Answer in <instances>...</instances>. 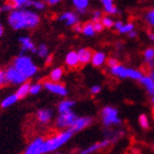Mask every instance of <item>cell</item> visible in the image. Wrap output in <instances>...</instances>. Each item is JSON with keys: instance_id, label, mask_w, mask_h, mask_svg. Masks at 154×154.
<instances>
[{"instance_id": "1", "label": "cell", "mask_w": 154, "mask_h": 154, "mask_svg": "<svg viewBox=\"0 0 154 154\" xmlns=\"http://www.w3.org/2000/svg\"><path fill=\"white\" fill-rule=\"evenodd\" d=\"M8 24L11 29L19 31V30L35 29L40 24V16L35 11H32L28 8H20V9L11 10L8 14Z\"/></svg>"}, {"instance_id": "2", "label": "cell", "mask_w": 154, "mask_h": 154, "mask_svg": "<svg viewBox=\"0 0 154 154\" xmlns=\"http://www.w3.org/2000/svg\"><path fill=\"white\" fill-rule=\"evenodd\" d=\"M73 135H74V132L71 129H65V130H61L54 134L50 135L48 138H44L43 145H42V153L50 154L60 151V149L63 148L65 144H67L71 141Z\"/></svg>"}, {"instance_id": "3", "label": "cell", "mask_w": 154, "mask_h": 154, "mask_svg": "<svg viewBox=\"0 0 154 154\" xmlns=\"http://www.w3.org/2000/svg\"><path fill=\"white\" fill-rule=\"evenodd\" d=\"M11 65L14 68H17L23 76H26L28 79L34 77L38 72V67L33 62L32 58L28 56V55L23 54V53H21L19 56L13 58Z\"/></svg>"}, {"instance_id": "4", "label": "cell", "mask_w": 154, "mask_h": 154, "mask_svg": "<svg viewBox=\"0 0 154 154\" xmlns=\"http://www.w3.org/2000/svg\"><path fill=\"white\" fill-rule=\"evenodd\" d=\"M100 120L103 127L107 129L119 127L122 123V119L119 116V110L112 106H105L101 109Z\"/></svg>"}, {"instance_id": "5", "label": "cell", "mask_w": 154, "mask_h": 154, "mask_svg": "<svg viewBox=\"0 0 154 154\" xmlns=\"http://www.w3.org/2000/svg\"><path fill=\"white\" fill-rule=\"evenodd\" d=\"M109 72L112 76L117 77L119 79L140 80V78L143 76V73L141 71L132 67H127V66L120 64V63L112 66V67H110Z\"/></svg>"}, {"instance_id": "6", "label": "cell", "mask_w": 154, "mask_h": 154, "mask_svg": "<svg viewBox=\"0 0 154 154\" xmlns=\"http://www.w3.org/2000/svg\"><path fill=\"white\" fill-rule=\"evenodd\" d=\"M115 142L111 139L105 138L101 141L95 142L93 144L88 145L87 148L83 149V150H78V151H73V152H60L56 151L53 154H97L99 153L100 151H103L105 149L109 148L110 145L113 144Z\"/></svg>"}, {"instance_id": "7", "label": "cell", "mask_w": 154, "mask_h": 154, "mask_svg": "<svg viewBox=\"0 0 154 154\" xmlns=\"http://www.w3.org/2000/svg\"><path fill=\"white\" fill-rule=\"evenodd\" d=\"M77 117H78L77 113L74 112L73 110H69V111H66V112L57 113L54 121L55 128L57 129V130L69 129L73 125V123H74Z\"/></svg>"}, {"instance_id": "8", "label": "cell", "mask_w": 154, "mask_h": 154, "mask_svg": "<svg viewBox=\"0 0 154 154\" xmlns=\"http://www.w3.org/2000/svg\"><path fill=\"white\" fill-rule=\"evenodd\" d=\"M5 74H6V80L7 84L13 85V86H19L24 82H28V78L23 76L17 68H14L12 65H10L5 69Z\"/></svg>"}, {"instance_id": "9", "label": "cell", "mask_w": 154, "mask_h": 154, "mask_svg": "<svg viewBox=\"0 0 154 154\" xmlns=\"http://www.w3.org/2000/svg\"><path fill=\"white\" fill-rule=\"evenodd\" d=\"M43 88L48 90V93L53 94L58 97H66L68 95V89L64 84L60 82H52V80H45L43 83Z\"/></svg>"}, {"instance_id": "10", "label": "cell", "mask_w": 154, "mask_h": 154, "mask_svg": "<svg viewBox=\"0 0 154 154\" xmlns=\"http://www.w3.org/2000/svg\"><path fill=\"white\" fill-rule=\"evenodd\" d=\"M93 122L94 119L91 117H89V116H84V117H79L78 116L76 120L74 121V123H73V125L69 129L74 132V134H76L78 132L83 131V130L87 129L88 127H90V125H93Z\"/></svg>"}, {"instance_id": "11", "label": "cell", "mask_w": 154, "mask_h": 154, "mask_svg": "<svg viewBox=\"0 0 154 154\" xmlns=\"http://www.w3.org/2000/svg\"><path fill=\"white\" fill-rule=\"evenodd\" d=\"M54 119V111L48 108H41L35 112V120L38 125H48Z\"/></svg>"}, {"instance_id": "12", "label": "cell", "mask_w": 154, "mask_h": 154, "mask_svg": "<svg viewBox=\"0 0 154 154\" xmlns=\"http://www.w3.org/2000/svg\"><path fill=\"white\" fill-rule=\"evenodd\" d=\"M43 141H44L43 137H35L34 139H32L24 149L23 154H43L42 153Z\"/></svg>"}, {"instance_id": "13", "label": "cell", "mask_w": 154, "mask_h": 154, "mask_svg": "<svg viewBox=\"0 0 154 154\" xmlns=\"http://www.w3.org/2000/svg\"><path fill=\"white\" fill-rule=\"evenodd\" d=\"M19 43L21 45V52L23 54L24 53H35L36 46L34 44V42L30 38V36H20L19 38Z\"/></svg>"}, {"instance_id": "14", "label": "cell", "mask_w": 154, "mask_h": 154, "mask_svg": "<svg viewBox=\"0 0 154 154\" xmlns=\"http://www.w3.org/2000/svg\"><path fill=\"white\" fill-rule=\"evenodd\" d=\"M58 20L61 22H64L68 26H73L76 23H78V17H77V14H75L74 12H71V11H66V12L62 13L60 18H58Z\"/></svg>"}, {"instance_id": "15", "label": "cell", "mask_w": 154, "mask_h": 154, "mask_svg": "<svg viewBox=\"0 0 154 154\" xmlns=\"http://www.w3.org/2000/svg\"><path fill=\"white\" fill-rule=\"evenodd\" d=\"M140 84H141L144 90L146 91L148 95L150 96H153L154 95V80L152 79L149 75H143V76L140 78Z\"/></svg>"}, {"instance_id": "16", "label": "cell", "mask_w": 154, "mask_h": 154, "mask_svg": "<svg viewBox=\"0 0 154 154\" xmlns=\"http://www.w3.org/2000/svg\"><path fill=\"white\" fill-rule=\"evenodd\" d=\"M65 64L66 66H68L69 68H76L79 66V60H78V55H77V52L71 51L66 54V57H65Z\"/></svg>"}, {"instance_id": "17", "label": "cell", "mask_w": 154, "mask_h": 154, "mask_svg": "<svg viewBox=\"0 0 154 154\" xmlns=\"http://www.w3.org/2000/svg\"><path fill=\"white\" fill-rule=\"evenodd\" d=\"M106 61H107V56L103 52H95V53H93L90 63L95 67H101L103 64H106Z\"/></svg>"}, {"instance_id": "18", "label": "cell", "mask_w": 154, "mask_h": 154, "mask_svg": "<svg viewBox=\"0 0 154 154\" xmlns=\"http://www.w3.org/2000/svg\"><path fill=\"white\" fill-rule=\"evenodd\" d=\"M94 52L90 50V48H80L79 51L77 52V55H78V60H79V63L82 65L88 64L91 60V56H93Z\"/></svg>"}, {"instance_id": "19", "label": "cell", "mask_w": 154, "mask_h": 154, "mask_svg": "<svg viewBox=\"0 0 154 154\" xmlns=\"http://www.w3.org/2000/svg\"><path fill=\"white\" fill-rule=\"evenodd\" d=\"M18 101H19V98H18V96L16 95V93L10 94V95L6 96L2 100H1L0 107H1L2 109H8V108H10V107L14 106Z\"/></svg>"}, {"instance_id": "20", "label": "cell", "mask_w": 154, "mask_h": 154, "mask_svg": "<svg viewBox=\"0 0 154 154\" xmlns=\"http://www.w3.org/2000/svg\"><path fill=\"white\" fill-rule=\"evenodd\" d=\"M76 105L74 100L72 99H63L61 100L60 103H57V107H56V109H57V112L61 113V112H66V111H69V110H73L74 106Z\"/></svg>"}, {"instance_id": "21", "label": "cell", "mask_w": 154, "mask_h": 154, "mask_svg": "<svg viewBox=\"0 0 154 154\" xmlns=\"http://www.w3.org/2000/svg\"><path fill=\"white\" fill-rule=\"evenodd\" d=\"M30 85H31V83L24 82V83H22L21 85L18 86V88H17V90H16V95L18 96L19 100L24 99L26 96L30 95Z\"/></svg>"}, {"instance_id": "22", "label": "cell", "mask_w": 154, "mask_h": 154, "mask_svg": "<svg viewBox=\"0 0 154 154\" xmlns=\"http://www.w3.org/2000/svg\"><path fill=\"white\" fill-rule=\"evenodd\" d=\"M143 57H144V61L148 65V68L151 69L154 67V48H146L143 53Z\"/></svg>"}, {"instance_id": "23", "label": "cell", "mask_w": 154, "mask_h": 154, "mask_svg": "<svg viewBox=\"0 0 154 154\" xmlns=\"http://www.w3.org/2000/svg\"><path fill=\"white\" fill-rule=\"evenodd\" d=\"M64 76V68L63 67H55L53 68L48 75V80L52 82H60Z\"/></svg>"}, {"instance_id": "24", "label": "cell", "mask_w": 154, "mask_h": 154, "mask_svg": "<svg viewBox=\"0 0 154 154\" xmlns=\"http://www.w3.org/2000/svg\"><path fill=\"white\" fill-rule=\"evenodd\" d=\"M73 5L77 9V11L80 13H84L86 11L89 5V0H73Z\"/></svg>"}, {"instance_id": "25", "label": "cell", "mask_w": 154, "mask_h": 154, "mask_svg": "<svg viewBox=\"0 0 154 154\" xmlns=\"http://www.w3.org/2000/svg\"><path fill=\"white\" fill-rule=\"evenodd\" d=\"M82 33H83L84 35L86 36H93L95 35V29H94V24L93 22H86L84 23L83 26H82Z\"/></svg>"}, {"instance_id": "26", "label": "cell", "mask_w": 154, "mask_h": 154, "mask_svg": "<svg viewBox=\"0 0 154 154\" xmlns=\"http://www.w3.org/2000/svg\"><path fill=\"white\" fill-rule=\"evenodd\" d=\"M138 122H139V125H140L143 130H149V129H150L151 122H150V119H149L148 116L144 115V113H142V115L139 116Z\"/></svg>"}, {"instance_id": "27", "label": "cell", "mask_w": 154, "mask_h": 154, "mask_svg": "<svg viewBox=\"0 0 154 154\" xmlns=\"http://www.w3.org/2000/svg\"><path fill=\"white\" fill-rule=\"evenodd\" d=\"M26 8H33L38 11H41V10L45 9V2L42 0H30Z\"/></svg>"}, {"instance_id": "28", "label": "cell", "mask_w": 154, "mask_h": 154, "mask_svg": "<svg viewBox=\"0 0 154 154\" xmlns=\"http://www.w3.org/2000/svg\"><path fill=\"white\" fill-rule=\"evenodd\" d=\"M35 54L38 55V57L45 58L48 54H50V51H48V45H46V44H40L38 48H36Z\"/></svg>"}, {"instance_id": "29", "label": "cell", "mask_w": 154, "mask_h": 154, "mask_svg": "<svg viewBox=\"0 0 154 154\" xmlns=\"http://www.w3.org/2000/svg\"><path fill=\"white\" fill-rule=\"evenodd\" d=\"M6 1L11 3L13 9H20V8H26L30 0H6Z\"/></svg>"}, {"instance_id": "30", "label": "cell", "mask_w": 154, "mask_h": 154, "mask_svg": "<svg viewBox=\"0 0 154 154\" xmlns=\"http://www.w3.org/2000/svg\"><path fill=\"white\" fill-rule=\"evenodd\" d=\"M42 89H43V84L41 83H33L30 85V95L32 96H35L41 93Z\"/></svg>"}, {"instance_id": "31", "label": "cell", "mask_w": 154, "mask_h": 154, "mask_svg": "<svg viewBox=\"0 0 154 154\" xmlns=\"http://www.w3.org/2000/svg\"><path fill=\"white\" fill-rule=\"evenodd\" d=\"M132 30H134V24L129 22V23H125V24H122L121 28L118 30V32L121 33V34H128Z\"/></svg>"}, {"instance_id": "32", "label": "cell", "mask_w": 154, "mask_h": 154, "mask_svg": "<svg viewBox=\"0 0 154 154\" xmlns=\"http://www.w3.org/2000/svg\"><path fill=\"white\" fill-rule=\"evenodd\" d=\"M101 23L103 24V26L105 28H112L113 26V23H115V21L112 20V18L109 16H103V18H101Z\"/></svg>"}, {"instance_id": "33", "label": "cell", "mask_w": 154, "mask_h": 154, "mask_svg": "<svg viewBox=\"0 0 154 154\" xmlns=\"http://www.w3.org/2000/svg\"><path fill=\"white\" fill-rule=\"evenodd\" d=\"M145 21H146L150 26L154 28V9L150 10V11L145 14Z\"/></svg>"}, {"instance_id": "34", "label": "cell", "mask_w": 154, "mask_h": 154, "mask_svg": "<svg viewBox=\"0 0 154 154\" xmlns=\"http://www.w3.org/2000/svg\"><path fill=\"white\" fill-rule=\"evenodd\" d=\"M103 10H105V12L108 13V14H116V13L118 12V8L115 6V5H109V6H105L103 7Z\"/></svg>"}, {"instance_id": "35", "label": "cell", "mask_w": 154, "mask_h": 154, "mask_svg": "<svg viewBox=\"0 0 154 154\" xmlns=\"http://www.w3.org/2000/svg\"><path fill=\"white\" fill-rule=\"evenodd\" d=\"M101 18H103V12H101V11L96 10V11H94L93 12V17H91L93 22H95V21H100Z\"/></svg>"}, {"instance_id": "36", "label": "cell", "mask_w": 154, "mask_h": 154, "mask_svg": "<svg viewBox=\"0 0 154 154\" xmlns=\"http://www.w3.org/2000/svg\"><path fill=\"white\" fill-rule=\"evenodd\" d=\"M7 85V80H6V74H5V71L0 68V88H2Z\"/></svg>"}, {"instance_id": "37", "label": "cell", "mask_w": 154, "mask_h": 154, "mask_svg": "<svg viewBox=\"0 0 154 154\" xmlns=\"http://www.w3.org/2000/svg\"><path fill=\"white\" fill-rule=\"evenodd\" d=\"M11 10H13V7L11 6V3L7 2V1L0 8V11H2V12H10Z\"/></svg>"}, {"instance_id": "38", "label": "cell", "mask_w": 154, "mask_h": 154, "mask_svg": "<svg viewBox=\"0 0 154 154\" xmlns=\"http://www.w3.org/2000/svg\"><path fill=\"white\" fill-rule=\"evenodd\" d=\"M94 24V29H95V31L96 32H101L103 30V24L101 23V21H95V22H93Z\"/></svg>"}, {"instance_id": "39", "label": "cell", "mask_w": 154, "mask_h": 154, "mask_svg": "<svg viewBox=\"0 0 154 154\" xmlns=\"http://www.w3.org/2000/svg\"><path fill=\"white\" fill-rule=\"evenodd\" d=\"M101 91V86L100 85H94L90 87V94L91 95H98Z\"/></svg>"}, {"instance_id": "40", "label": "cell", "mask_w": 154, "mask_h": 154, "mask_svg": "<svg viewBox=\"0 0 154 154\" xmlns=\"http://www.w3.org/2000/svg\"><path fill=\"white\" fill-rule=\"evenodd\" d=\"M106 64H107V66L110 68V67H112V66H115V65L119 64V62H118V60H117V58L110 57L106 61Z\"/></svg>"}, {"instance_id": "41", "label": "cell", "mask_w": 154, "mask_h": 154, "mask_svg": "<svg viewBox=\"0 0 154 154\" xmlns=\"http://www.w3.org/2000/svg\"><path fill=\"white\" fill-rule=\"evenodd\" d=\"M122 24H123V23H122L121 20H118V21H116V22L113 23V28H115L116 30H119L122 26Z\"/></svg>"}, {"instance_id": "42", "label": "cell", "mask_w": 154, "mask_h": 154, "mask_svg": "<svg viewBox=\"0 0 154 154\" xmlns=\"http://www.w3.org/2000/svg\"><path fill=\"white\" fill-rule=\"evenodd\" d=\"M73 30H74L75 32H82V24L76 23L75 26H73Z\"/></svg>"}, {"instance_id": "43", "label": "cell", "mask_w": 154, "mask_h": 154, "mask_svg": "<svg viewBox=\"0 0 154 154\" xmlns=\"http://www.w3.org/2000/svg\"><path fill=\"white\" fill-rule=\"evenodd\" d=\"M52 61H53V56L48 54V56L45 57V64H46V65H50L52 63Z\"/></svg>"}, {"instance_id": "44", "label": "cell", "mask_w": 154, "mask_h": 154, "mask_svg": "<svg viewBox=\"0 0 154 154\" xmlns=\"http://www.w3.org/2000/svg\"><path fill=\"white\" fill-rule=\"evenodd\" d=\"M100 2L103 3V6H109V5H112L113 0H100Z\"/></svg>"}, {"instance_id": "45", "label": "cell", "mask_w": 154, "mask_h": 154, "mask_svg": "<svg viewBox=\"0 0 154 154\" xmlns=\"http://www.w3.org/2000/svg\"><path fill=\"white\" fill-rule=\"evenodd\" d=\"M128 35H129V38H137V35H138V33H137V31H135V30H132V31H130V32L128 33Z\"/></svg>"}, {"instance_id": "46", "label": "cell", "mask_w": 154, "mask_h": 154, "mask_svg": "<svg viewBox=\"0 0 154 154\" xmlns=\"http://www.w3.org/2000/svg\"><path fill=\"white\" fill-rule=\"evenodd\" d=\"M61 1V0H45V2L48 3L50 6H54V5H56V3H58Z\"/></svg>"}, {"instance_id": "47", "label": "cell", "mask_w": 154, "mask_h": 154, "mask_svg": "<svg viewBox=\"0 0 154 154\" xmlns=\"http://www.w3.org/2000/svg\"><path fill=\"white\" fill-rule=\"evenodd\" d=\"M3 32H5V29H3V26H2V23L0 22V38L2 36Z\"/></svg>"}, {"instance_id": "48", "label": "cell", "mask_w": 154, "mask_h": 154, "mask_svg": "<svg viewBox=\"0 0 154 154\" xmlns=\"http://www.w3.org/2000/svg\"><path fill=\"white\" fill-rule=\"evenodd\" d=\"M149 76L151 77L152 79L154 80V67H153V68H151V69H150V74H149Z\"/></svg>"}, {"instance_id": "49", "label": "cell", "mask_w": 154, "mask_h": 154, "mask_svg": "<svg viewBox=\"0 0 154 154\" xmlns=\"http://www.w3.org/2000/svg\"><path fill=\"white\" fill-rule=\"evenodd\" d=\"M149 38H151L152 41H154V33H149Z\"/></svg>"}, {"instance_id": "50", "label": "cell", "mask_w": 154, "mask_h": 154, "mask_svg": "<svg viewBox=\"0 0 154 154\" xmlns=\"http://www.w3.org/2000/svg\"><path fill=\"white\" fill-rule=\"evenodd\" d=\"M151 97H152V98H151V103H154V95H153V96H151Z\"/></svg>"}, {"instance_id": "51", "label": "cell", "mask_w": 154, "mask_h": 154, "mask_svg": "<svg viewBox=\"0 0 154 154\" xmlns=\"http://www.w3.org/2000/svg\"><path fill=\"white\" fill-rule=\"evenodd\" d=\"M152 113H153V116H154V103H153V107H152Z\"/></svg>"}]
</instances>
